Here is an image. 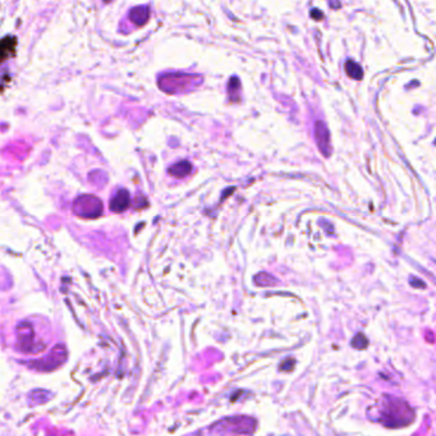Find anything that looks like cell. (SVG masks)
<instances>
[{"mask_svg":"<svg viewBox=\"0 0 436 436\" xmlns=\"http://www.w3.org/2000/svg\"><path fill=\"white\" fill-rule=\"evenodd\" d=\"M293 367H294V360H293V358H287V360L283 361L279 366V369L282 370V371H292Z\"/></svg>","mask_w":436,"mask_h":436,"instance_id":"13","label":"cell"},{"mask_svg":"<svg viewBox=\"0 0 436 436\" xmlns=\"http://www.w3.org/2000/svg\"><path fill=\"white\" fill-rule=\"evenodd\" d=\"M73 211L81 218H98L103 211V203L95 196H81L74 201Z\"/></svg>","mask_w":436,"mask_h":436,"instance_id":"3","label":"cell"},{"mask_svg":"<svg viewBox=\"0 0 436 436\" xmlns=\"http://www.w3.org/2000/svg\"><path fill=\"white\" fill-rule=\"evenodd\" d=\"M411 284H412V287H417V288H425L424 282L420 279H415V278H411Z\"/></svg>","mask_w":436,"mask_h":436,"instance_id":"15","label":"cell"},{"mask_svg":"<svg viewBox=\"0 0 436 436\" xmlns=\"http://www.w3.org/2000/svg\"><path fill=\"white\" fill-rule=\"evenodd\" d=\"M55 351H54V353H51L50 356L47 357V358H45V360L38 361L37 363H41V366H38V369L51 370L54 369V366H58L59 363H62V361L64 360V354H65L64 348H63L62 345H59V348H58V353H55Z\"/></svg>","mask_w":436,"mask_h":436,"instance_id":"7","label":"cell"},{"mask_svg":"<svg viewBox=\"0 0 436 436\" xmlns=\"http://www.w3.org/2000/svg\"><path fill=\"white\" fill-rule=\"evenodd\" d=\"M192 171V164L189 161H179L169 168V174L175 178H183Z\"/></svg>","mask_w":436,"mask_h":436,"instance_id":"9","label":"cell"},{"mask_svg":"<svg viewBox=\"0 0 436 436\" xmlns=\"http://www.w3.org/2000/svg\"><path fill=\"white\" fill-rule=\"evenodd\" d=\"M130 18L131 21L137 24V26H144L150 18V9L145 5L136 6V8L131 9Z\"/></svg>","mask_w":436,"mask_h":436,"instance_id":"8","label":"cell"},{"mask_svg":"<svg viewBox=\"0 0 436 436\" xmlns=\"http://www.w3.org/2000/svg\"><path fill=\"white\" fill-rule=\"evenodd\" d=\"M105 1H106V3H109V1H110V0H105Z\"/></svg>","mask_w":436,"mask_h":436,"instance_id":"17","label":"cell"},{"mask_svg":"<svg viewBox=\"0 0 436 436\" xmlns=\"http://www.w3.org/2000/svg\"><path fill=\"white\" fill-rule=\"evenodd\" d=\"M381 421L388 428H402L411 424L415 419V413L410 406L402 399L385 397L383 411H381Z\"/></svg>","mask_w":436,"mask_h":436,"instance_id":"1","label":"cell"},{"mask_svg":"<svg viewBox=\"0 0 436 436\" xmlns=\"http://www.w3.org/2000/svg\"><path fill=\"white\" fill-rule=\"evenodd\" d=\"M131 197L128 191L126 189H119L114 195V197L110 201V210L115 212H122L130 206Z\"/></svg>","mask_w":436,"mask_h":436,"instance_id":"6","label":"cell"},{"mask_svg":"<svg viewBox=\"0 0 436 436\" xmlns=\"http://www.w3.org/2000/svg\"><path fill=\"white\" fill-rule=\"evenodd\" d=\"M239 89V81L238 78H232V80L229 81V86H228V90H229V92H234L236 90Z\"/></svg>","mask_w":436,"mask_h":436,"instance_id":"14","label":"cell"},{"mask_svg":"<svg viewBox=\"0 0 436 436\" xmlns=\"http://www.w3.org/2000/svg\"><path fill=\"white\" fill-rule=\"evenodd\" d=\"M315 139L317 142V146L322 155L330 156L331 145H330V133L327 130L326 124L321 121H317L315 124Z\"/></svg>","mask_w":436,"mask_h":436,"instance_id":"5","label":"cell"},{"mask_svg":"<svg viewBox=\"0 0 436 436\" xmlns=\"http://www.w3.org/2000/svg\"><path fill=\"white\" fill-rule=\"evenodd\" d=\"M311 17L315 18V19H317V21H320V19H322V17H324V15H322V13L320 12L318 9H312V10H311Z\"/></svg>","mask_w":436,"mask_h":436,"instance_id":"16","label":"cell"},{"mask_svg":"<svg viewBox=\"0 0 436 436\" xmlns=\"http://www.w3.org/2000/svg\"><path fill=\"white\" fill-rule=\"evenodd\" d=\"M367 343H369V340H367V338H366L362 333L357 334V335L352 339V345H353L354 348H357V349H363V348H366L367 347Z\"/></svg>","mask_w":436,"mask_h":436,"instance_id":"12","label":"cell"},{"mask_svg":"<svg viewBox=\"0 0 436 436\" xmlns=\"http://www.w3.org/2000/svg\"><path fill=\"white\" fill-rule=\"evenodd\" d=\"M202 81L200 76H189V74H183V73H171V74H165L162 76L159 80V86L162 91L170 92H179L184 91L188 87H191L192 83H196V85H200V82Z\"/></svg>","mask_w":436,"mask_h":436,"instance_id":"2","label":"cell"},{"mask_svg":"<svg viewBox=\"0 0 436 436\" xmlns=\"http://www.w3.org/2000/svg\"><path fill=\"white\" fill-rule=\"evenodd\" d=\"M18 348L22 352H36L35 331L30 322H22L17 327Z\"/></svg>","mask_w":436,"mask_h":436,"instance_id":"4","label":"cell"},{"mask_svg":"<svg viewBox=\"0 0 436 436\" xmlns=\"http://www.w3.org/2000/svg\"><path fill=\"white\" fill-rule=\"evenodd\" d=\"M255 282H256L257 286L270 287V286H274V284H277L278 280L275 279L274 277H271V275L266 274V273H261V274H259L255 277Z\"/></svg>","mask_w":436,"mask_h":436,"instance_id":"11","label":"cell"},{"mask_svg":"<svg viewBox=\"0 0 436 436\" xmlns=\"http://www.w3.org/2000/svg\"><path fill=\"white\" fill-rule=\"evenodd\" d=\"M345 72H347L348 76L351 77V78H353V80H361L363 77V72L361 65L357 64V63L353 62V60H348V62L345 63Z\"/></svg>","mask_w":436,"mask_h":436,"instance_id":"10","label":"cell"}]
</instances>
